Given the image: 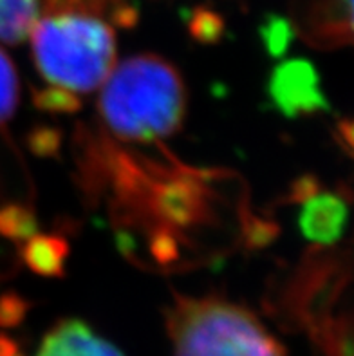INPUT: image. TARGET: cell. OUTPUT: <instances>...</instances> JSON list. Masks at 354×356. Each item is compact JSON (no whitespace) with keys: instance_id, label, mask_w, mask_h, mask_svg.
<instances>
[{"instance_id":"cell-5","label":"cell","mask_w":354,"mask_h":356,"mask_svg":"<svg viewBox=\"0 0 354 356\" xmlns=\"http://www.w3.org/2000/svg\"><path fill=\"white\" fill-rule=\"evenodd\" d=\"M36 356H123V353L86 322L71 318L45 334Z\"/></svg>"},{"instance_id":"cell-7","label":"cell","mask_w":354,"mask_h":356,"mask_svg":"<svg viewBox=\"0 0 354 356\" xmlns=\"http://www.w3.org/2000/svg\"><path fill=\"white\" fill-rule=\"evenodd\" d=\"M38 17L36 0H0V40L18 44L24 40Z\"/></svg>"},{"instance_id":"cell-4","label":"cell","mask_w":354,"mask_h":356,"mask_svg":"<svg viewBox=\"0 0 354 356\" xmlns=\"http://www.w3.org/2000/svg\"><path fill=\"white\" fill-rule=\"evenodd\" d=\"M269 99L287 118L328 108L320 89L319 72L305 60H289L278 65L268 83Z\"/></svg>"},{"instance_id":"cell-8","label":"cell","mask_w":354,"mask_h":356,"mask_svg":"<svg viewBox=\"0 0 354 356\" xmlns=\"http://www.w3.org/2000/svg\"><path fill=\"white\" fill-rule=\"evenodd\" d=\"M18 104V78L13 63L0 51V123L15 113Z\"/></svg>"},{"instance_id":"cell-6","label":"cell","mask_w":354,"mask_h":356,"mask_svg":"<svg viewBox=\"0 0 354 356\" xmlns=\"http://www.w3.org/2000/svg\"><path fill=\"white\" fill-rule=\"evenodd\" d=\"M347 222V207L344 199L331 192L313 194L305 199L298 225L305 239L311 243H337Z\"/></svg>"},{"instance_id":"cell-9","label":"cell","mask_w":354,"mask_h":356,"mask_svg":"<svg viewBox=\"0 0 354 356\" xmlns=\"http://www.w3.org/2000/svg\"><path fill=\"white\" fill-rule=\"evenodd\" d=\"M291 38V27L282 18H269V22L262 29V40H264L266 47L273 56H280L287 49Z\"/></svg>"},{"instance_id":"cell-10","label":"cell","mask_w":354,"mask_h":356,"mask_svg":"<svg viewBox=\"0 0 354 356\" xmlns=\"http://www.w3.org/2000/svg\"><path fill=\"white\" fill-rule=\"evenodd\" d=\"M27 261L31 262L35 270L54 271L60 264V253L54 252V244L47 239H42L38 243H33L29 252H27Z\"/></svg>"},{"instance_id":"cell-1","label":"cell","mask_w":354,"mask_h":356,"mask_svg":"<svg viewBox=\"0 0 354 356\" xmlns=\"http://www.w3.org/2000/svg\"><path fill=\"white\" fill-rule=\"evenodd\" d=\"M105 80L99 111L118 136L152 141L177 131L186 98L179 72L170 63L157 56H134Z\"/></svg>"},{"instance_id":"cell-3","label":"cell","mask_w":354,"mask_h":356,"mask_svg":"<svg viewBox=\"0 0 354 356\" xmlns=\"http://www.w3.org/2000/svg\"><path fill=\"white\" fill-rule=\"evenodd\" d=\"M168 330L174 356H287L253 313L226 300H181Z\"/></svg>"},{"instance_id":"cell-2","label":"cell","mask_w":354,"mask_h":356,"mask_svg":"<svg viewBox=\"0 0 354 356\" xmlns=\"http://www.w3.org/2000/svg\"><path fill=\"white\" fill-rule=\"evenodd\" d=\"M33 53L42 76L72 92H89L104 83L114 63V35L87 15H54L31 29Z\"/></svg>"}]
</instances>
